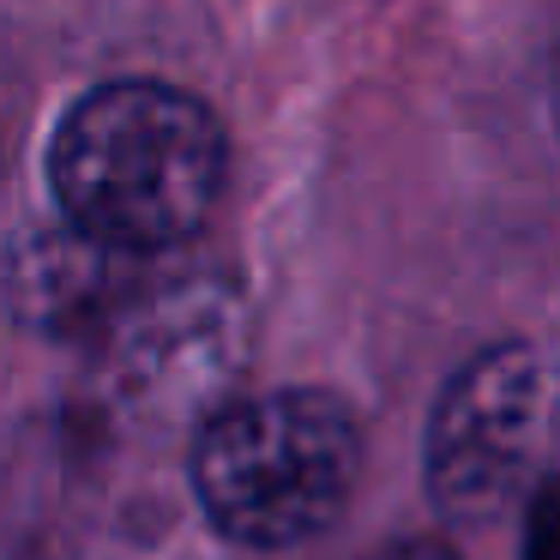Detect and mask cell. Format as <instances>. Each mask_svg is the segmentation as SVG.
<instances>
[{
  "mask_svg": "<svg viewBox=\"0 0 560 560\" xmlns=\"http://www.w3.org/2000/svg\"><path fill=\"white\" fill-rule=\"evenodd\" d=\"M49 187L73 235L109 254H163L223 194V127L199 97L158 79L97 85L49 145Z\"/></svg>",
  "mask_w": 560,
  "mask_h": 560,
  "instance_id": "cell-1",
  "label": "cell"
},
{
  "mask_svg": "<svg viewBox=\"0 0 560 560\" xmlns=\"http://www.w3.org/2000/svg\"><path fill=\"white\" fill-rule=\"evenodd\" d=\"M355 464L362 440L331 392H266L199 428L194 494L230 542L290 548L343 512Z\"/></svg>",
  "mask_w": 560,
  "mask_h": 560,
  "instance_id": "cell-2",
  "label": "cell"
},
{
  "mask_svg": "<svg viewBox=\"0 0 560 560\" xmlns=\"http://www.w3.org/2000/svg\"><path fill=\"white\" fill-rule=\"evenodd\" d=\"M548 422L542 362L518 343L482 350L446 380L428 422V494L446 512H488L512 494Z\"/></svg>",
  "mask_w": 560,
  "mask_h": 560,
  "instance_id": "cell-3",
  "label": "cell"
},
{
  "mask_svg": "<svg viewBox=\"0 0 560 560\" xmlns=\"http://www.w3.org/2000/svg\"><path fill=\"white\" fill-rule=\"evenodd\" d=\"M524 560H560V476L536 488L530 524H524Z\"/></svg>",
  "mask_w": 560,
  "mask_h": 560,
  "instance_id": "cell-4",
  "label": "cell"
},
{
  "mask_svg": "<svg viewBox=\"0 0 560 560\" xmlns=\"http://www.w3.org/2000/svg\"><path fill=\"white\" fill-rule=\"evenodd\" d=\"M0 560H31V555H25L19 542H7V536H0Z\"/></svg>",
  "mask_w": 560,
  "mask_h": 560,
  "instance_id": "cell-5",
  "label": "cell"
}]
</instances>
